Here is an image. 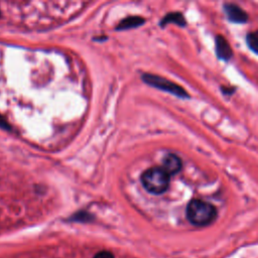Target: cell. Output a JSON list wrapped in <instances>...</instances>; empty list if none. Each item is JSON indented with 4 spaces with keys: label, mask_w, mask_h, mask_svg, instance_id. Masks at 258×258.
Segmentation results:
<instances>
[{
    "label": "cell",
    "mask_w": 258,
    "mask_h": 258,
    "mask_svg": "<svg viewBox=\"0 0 258 258\" xmlns=\"http://www.w3.org/2000/svg\"><path fill=\"white\" fill-rule=\"evenodd\" d=\"M169 176L175 175L182 169V161L176 154L170 153L163 161V168H162Z\"/></svg>",
    "instance_id": "cell-4"
},
{
    "label": "cell",
    "mask_w": 258,
    "mask_h": 258,
    "mask_svg": "<svg viewBox=\"0 0 258 258\" xmlns=\"http://www.w3.org/2000/svg\"><path fill=\"white\" fill-rule=\"evenodd\" d=\"M144 22V19L141 18V17H138V16H131V17H127L125 19H123L117 29H129V28H133V27H137V26H140L142 25V23Z\"/></svg>",
    "instance_id": "cell-7"
},
{
    "label": "cell",
    "mask_w": 258,
    "mask_h": 258,
    "mask_svg": "<svg viewBox=\"0 0 258 258\" xmlns=\"http://www.w3.org/2000/svg\"><path fill=\"white\" fill-rule=\"evenodd\" d=\"M94 258H114V256H113V254H112L111 252L104 250V251L98 252V253L94 256Z\"/></svg>",
    "instance_id": "cell-10"
},
{
    "label": "cell",
    "mask_w": 258,
    "mask_h": 258,
    "mask_svg": "<svg viewBox=\"0 0 258 258\" xmlns=\"http://www.w3.org/2000/svg\"><path fill=\"white\" fill-rule=\"evenodd\" d=\"M216 51L219 59L228 61L232 57V49L227 40L222 36L216 37Z\"/></svg>",
    "instance_id": "cell-6"
},
{
    "label": "cell",
    "mask_w": 258,
    "mask_h": 258,
    "mask_svg": "<svg viewBox=\"0 0 258 258\" xmlns=\"http://www.w3.org/2000/svg\"><path fill=\"white\" fill-rule=\"evenodd\" d=\"M170 22H175L176 24L181 25V26L186 25V20L181 13H172V14L167 15L166 18L163 20V22H161V25L164 26Z\"/></svg>",
    "instance_id": "cell-8"
},
{
    "label": "cell",
    "mask_w": 258,
    "mask_h": 258,
    "mask_svg": "<svg viewBox=\"0 0 258 258\" xmlns=\"http://www.w3.org/2000/svg\"><path fill=\"white\" fill-rule=\"evenodd\" d=\"M217 216L214 206L202 200H192L187 207V218L196 226H206L212 223Z\"/></svg>",
    "instance_id": "cell-1"
},
{
    "label": "cell",
    "mask_w": 258,
    "mask_h": 258,
    "mask_svg": "<svg viewBox=\"0 0 258 258\" xmlns=\"http://www.w3.org/2000/svg\"><path fill=\"white\" fill-rule=\"evenodd\" d=\"M257 33L256 32H253V33H249L247 35V38H246V41H247V44L249 46V48L251 50H253L254 53H256V49H257Z\"/></svg>",
    "instance_id": "cell-9"
},
{
    "label": "cell",
    "mask_w": 258,
    "mask_h": 258,
    "mask_svg": "<svg viewBox=\"0 0 258 258\" xmlns=\"http://www.w3.org/2000/svg\"><path fill=\"white\" fill-rule=\"evenodd\" d=\"M141 183L147 192L160 195L169 189L170 176L162 168H151L142 174Z\"/></svg>",
    "instance_id": "cell-2"
},
{
    "label": "cell",
    "mask_w": 258,
    "mask_h": 258,
    "mask_svg": "<svg viewBox=\"0 0 258 258\" xmlns=\"http://www.w3.org/2000/svg\"><path fill=\"white\" fill-rule=\"evenodd\" d=\"M143 80L145 83L149 84L150 86L152 87H156L160 90H163V91H167L175 96H178L180 98H187L188 97V94L187 92H185V90L180 87L179 85L167 80V79H164L162 77H159V76H153V75H143Z\"/></svg>",
    "instance_id": "cell-3"
},
{
    "label": "cell",
    "mask_w": 258,
    "mask_h": 258,
    "mask_svg": "<svg viewBox=\"0 0 258 258\" xmlns=\"http://www.w3.org/2000/svg\"><path fill=\"white\" fill-rule=\"evenodd\" d=\"M224 9L228 19L234 23H244L247 20V14L234 4H226Z\"/></svg>",
    "instance_id": "cell-5"
}]
</instances>
